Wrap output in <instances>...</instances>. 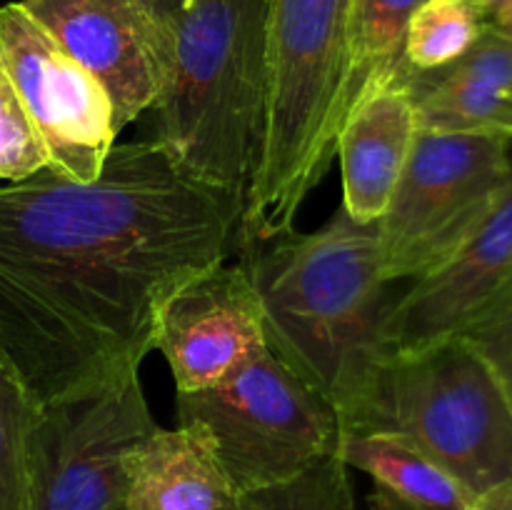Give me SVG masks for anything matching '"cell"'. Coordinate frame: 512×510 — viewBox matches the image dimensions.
Masks as SVG:
<instances>
[{"mask_svg":"<svg viewBox=\"0 0 512 510\" xmlns=\"http://www.w3.org/2000/svg\"><path fill=\"white\" fill-rule=\"evenodd\" d=\"M420 130L490 135L512 143V40L488 28L445 68L418 73L400 63Z\"/></svg>","mask_w":512,"mask_h":510,"instance_id":"cell-14","label":"cell"},{"mask_svg":"<svg viewBox=\"0 0 512 510\" xmlns=\"http://www.w3.org/2000/svg\"><path fill=\"white\" fill-rule=\"evenodd\" d=\"M40 403L0 353V510H30V438Z\"/></svg>","mask_w":512,"mask_h":510,"instance_id":"cell-19","label":"cell"},{"mask_svg":"<svg viewBox=\"0 0 512 510\" xmlns=\"http://www.w3.org/2000/svg\"><path fill=\"white\" fill-rule=\"evenodd\" d=\"M512 173L510 140L420 130L380 218L385 283L418 280L465 243Z\"/></svg>","mask_w":512,"mask_h":510,"instance_id":"cell-7","label":"cell"},{"mask_svg":"<svg viewBox=\"0 0 512 510\" xmlns=\"http://www.w3.org/2000/svg\"><path fill=\"white\" fill-rule=\"evenodd\" d=\"M475 3L480 5V10H483V15L488 18V23H490V18H493V15H498L505 5L512 3V0H475Z\"/></svg>","mask_w":512,"mask_h":510,"instance_id":"cell-26","label":"cell"},{"mask_svg":"<svg viewBox=\"0 0 512 510\" xmlns=\"http://www.w3.org/2000/svg\"><path fill=\"white\" fill-rule=\"evenodd\" d=\"M348 470L338 455H330L288 483L243 498L250 510H355Z\"/></svg>","mask_w":512,"mask_h":510,"instance_id":"cell-20","label":"cell"},{"mask_svg":"<svg viewBox=\"0 0 512 510\" xmlns=\"http://www.w3.org/2000/svg\"><path fill=\"white\" fill-rule=\"evenodd\" d=\"M418 133L413 95L400 78V68L355 100L335 145L343 165V210L350 218L358 223L383 218Z\"/></svg>","mask_w":512,"mask_h":510,"instance_id":"cell-13","label":"cell"},{"mask_svg":"<svg viewBox=\"0 0 512 510\" xmlns=\"http://www.w3.org/2000/svg\"><path fill=\"white\" fill-rule=\"evenodd\" d=\"M240 208L153 138L115 143L90 183L45 168L0 185V353L38 403L140 370L155 305L240 248Z\"/></svg>","mask_w":512,"mask_h":510,"instance_id":"cell-1","label":"cell"},{"mask_svg":"<svg viewBox=\"0 0 512 510\" xmlns=\"http://www.w3.org/2000/svg\"><path fill=\"white\" fill-rule=\"evenodd\" d=\"M363 428L408 435L475 498L512 480V398L463 335L390 355Z\"/></svg>","mask_w":512,"mask_h":510,"instance_id":"cell-5","label":"cell"},{"mask_svg":"<svg viewBox=\"0 0 512 510\" xmlns=\"http://www.w3.org/2000/svg\"><path fill=\"white\" fill-rule=\"evenodd\" d=\"M268 348L265 313L248 263H215L160 298L153 350L168 363L175 393H198Z\"/></svg>","mask_w":512,"mask_h":510,"instance_id":"cell-10","label":"cell"},{"mask_svg":"<svg viewBox=\"0 0 512 510\" xmlns=\"http://www.w3.org/2000/svg\"><path fill=\"white\" fill-rule=\"evenodd\" d=\"M490 28H495L500 35H505V38L512 40V3L505 5L498 15L490 18Z\"/></svg>","mask_w":512,"mask_h":510,"instance_id":"cell-25","label":"cell"},{"mask_svg":"<svg viewBox=\"0 0 512 510\" xmlns=\"http://www.w3.org/2000/svg\"><path fill=\"white\" fill-rule=\"evenodd\" d=\"M175 405L180 423L208 430L240 495L288 483L338 455L343 425L335 408L270 345L223 383L178 393Z\"/></svg>","mask_w":512,"mask_h":510,"instance_id":"cell-6","label":"cell"},{"mask_svg":"<svg viewBox=\"0 0 512 510\" xmlns=\"http://www.w3.org/2000/svg\"><path fill=\"white\" fill-rule=\"evenodd\" d=\"M23 5L103 85L118 130L153 108L165 75L168 30L138 0H23Z\"/></svg>","mask_w":512,"mask_h":510,"instance_id":"cell-11","label":"cell"},{"mask_svg":"<svg viewBox=\"0 0 512 510\" xmlns=\"http://www.w3.org/2000/svg\"><path fill=\"white\" fill-rule=\"evenodd\" d=\"M368 510H403V508H400V505H395L393 500H390V498H385L383 493H378V490H375V493H373V498H370V505H368Z\"/></svg>","mask_w":512,"mask_h":510,"instance_id":"cell-27","label":"cell"},{"mask_svg":"<svg viewBox=\"0 0 512 510\" xmlns=\"http://www.w3.org/2000/svg\"><path fill=\"white\" fill-rule=\"evenodd\" d=\"M265 313L268 345L338 413L363 428L388 360V300L380 273V220L343 208L315 233L283 235L243 253Z\"/></svg>","mask_w":512,"mask_h":510,"instance_id":"cell-2","label":"cell"},{"mask_svg":"<svg viewBox=\"0 0 512 510\" xmlns=\"http://www.w3.org/2000/svg\"><path fill=\"white\" fill-rule=\"evenodd\" d=\"M473 510H512V480L485 490L475 498Z\"/></svg>","mask_w":512,"mask_h":510,"instance_id":"cell-23","label":"cell"},{"mask_svg":"<svg viewBox=\"0 0 512 510\" xmlns=\"http://www.w3.org/2000/svg\"><path fill=\"white\" fill-rule=\"evenodd\" d=\"M225 510H250V508H248V503H245L243 495H240L238 503H233V505H230V508H225Z\"/></svg>","mask_w":512,"mask_h":510,"instance_id":"cell-28","label":"cell"},{"mask_svg":"<svg viewBox=\"0 0 512 510\" xmlns=\"http://www.w3.org/2000/svg\"><path fill=\"white\" fill-rule=\"evenodd\" d=\"M420 3L423 0H353L350 108L370 85L393 78L395 70L400 68L405 28Z\"/></svg>","mask_w":512,"mask_h":510,"instance_id":"cell-17","label":"cell"},{"mask_svg":"<svg viewBox=\"0 0 512 510\" xmlns=\"http://www.w3.org/2000/svg\"><path fill=\"white\" fill-rule=\"evenodd\" d=\"M48 168V153L0 63V180H25Z\"/></svg>","mask_w":512,"mask_h":510,"instance_id":"cell-21","label":"cell"},{"mask_svg":"<svg viewBox=\"0 0 512 510\" xmlns=\"http://www.w3.org/2000/svg\"><path fill=\"white\" fill-rule=\"evenodd\" d=\"M128 510H225L240 493L195 420L155 428L125 458Z\"/></svg>","mask_w":512,"mask_h":510,"instance_id":"cell-15","label":"cell"},{"mask_svg":"<svg viewBox=\"0 0 512 510\" xmlns=\"http://www.w3.org/2000/svg\"><path fill=\"white\" fill-rule=\"evenodd\" d=\"M155 428L138 370L40 405L30 510H128L125 458Z\"/></svg>","mask_w":512,"mask_h":510,"instance_id":"cell-8","label":"cell"},{"mask_svg":"<svg viewBox=\"0 0 512 510\" xmlns=\"http://www.w3.org/2000/svg\"><path fill=\"white\" fill-rule=\"evenodd\" d=\"M488 18L475 0H423L410 15L403 40V63L418 73H433L463 58Z\"/></svg>","mask_w":512,"mask_h":510,"instance_id":"cell-18","label":"cell"},{"mask_svg":"<svg viewBox=\"0 0 512 510\" xmlns=\"http://www.w3.org/2000/svg\"><path fill=\"white\" fill-rule=\"evenodd\" d=\"M510 283L512 173L465 243L390 303L383 328L388 358L458 335Z\"/></svg>","mask_w":512,"mask_h":510,"instance_id":"cell-12","label":"cell"},{"mask_svg":"<svg viewBox=\"0 0 512 510\" xmlns=\"http://www.w3.org/2000/svg\"><path fill=\"white\" fill-rule=\"evenodd\" d=\"M353 0H265L263 120L240 208V250L293 233L350 110Z\"/></svg>","mask_w":512,"mask_h":510,"instance_id":"cell-3","label":"cell"},{"mask_svg":"<svg viewBox=\"0 0 512 510\" xmlns=\"http://www.w3.org/2000/svg\"><path fill=\"white\" fill-rule=\"evenodd\" d=\"M0 63L43 140L48 170L75 183L98 178L120 133L113 103L23 3L0 8Z\"/></svg>","mask_w":512,"mask_h":510,"instance_id":"cell-9","label":"cell"},{"mask_svg":"<svg viewBox=\"0 0 512 510\" xmlns=\"http://www.w3.org/2000/svg\"><path fill=\"white\" fill-rule=\"evenodd\" d=\"M155 20H158L163 28H168L175 18L180 15V10L188 5V0H138Z\"/></svg>","mask_w":512,"mask_h":510,"instance_id":"cell-24","label":"cell"},{"mask_svg":"<svg viewBox=\"0 0 512 510\" xmlns=\"http://www.w3.org/2000/svg\"><path fill=\"white\" fill-rule=\"evenodd\" d=\"M458 335L483 353L512 398V283L498 298L490 300Z\"/></svg>","mask_w":512,"mask_h":510,"instance_id":"cell-22","label":"cell"},{"mask_svg":"<svg viewBox=\"0 0 512 510\" xmlns=\"http://www.w3.org/2000/svg\"><path fill=\"white\" fill-rule=\"evenodd\" d=\"M338 458L373 478L375 490L403 510H473L475 505L468 488L398 430H343Z\"/></svg>","mask_w":512,"mask_h":510,"instance_id":"cell-16","label":"cell"},{"mask_svg":"<svg viewBox=\"0 0 512 510\" xmlns=\"http://www.w3.org/2000/svg\"><path fill=\"white\" fill-rule=\"evenodd\" d=\"M155 143L193 183L243 198L265 88V0H188L168 25Z\"/></svg>","mask_w":512,"mask_h":510,"instance_id":"cell-4","label":"cell"}]
</instances>
